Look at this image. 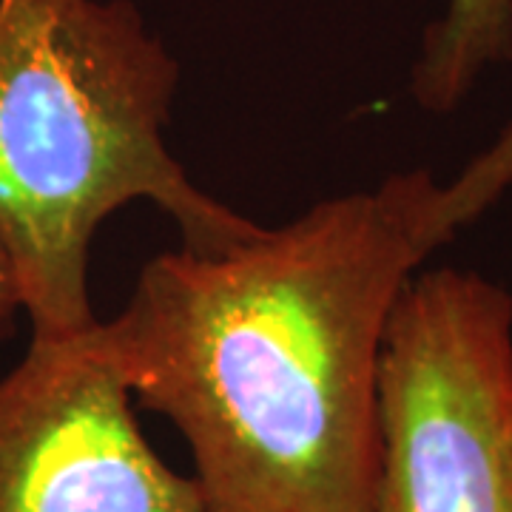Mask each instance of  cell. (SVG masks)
<instances>
[{"instance_id": "cell-1", "label": "cell", "mask_w": 512, "mask_h": 512, "mask_svg": "<svg viewBox=\"0 0 512 512\" xmlns=\"http://www.w3.org/2000/svg\"><path fill=\"white\" fill-rule=\"evenodd\" d=\"M424 168L217 254L143 265L100 322L131 399L177 427L205 512H376L379 356L433 254Z\"/></svg>"}, {"instance_id": "cell-2", "label": "cell", "mask_w": 512, "mask_h": 512, "mask_svg": "<svg viewBox=\"0 0 512 512\" xmlns=\"http://www.w3.org/2000/svg\"><path fill=\"white\" fill-rule=\"evenodd\" d=\"M177 80V60L128 0H0V245L32 336L97 322L92 239L128 202H154L200 254L262 231L171 157Z\"/></svg>"}, {"instance_id": "cell-3", "label": "cell", "mask_w": 512, "mask_h": 512, "mask_svg": "<svg viewBox=\"0 0 512 512\" xmlns=\"http://www.w3.org/2000/svg\"><path fill=\"white\" fill-rule=\"evenodd\" d=\"M376 512H512V296L476 271H416L387 319Z\"/></svg>"}, {"instance_id": "cell-4", "label": "cell", "mask_w": 512, "mask_h": 512, "mask_svg": "<svg viewBox=\"0 0 512 512\" xmlns=\"http://www.w3.org/2000/svg\"><path fill=\"white\" fill-rule=\"evenodd\" d=\"M100 322L32 336L0 379V512H205L137 427Z\"/></svg>"}, {"instance_id": "cell-5", "label": "cell", "mask_w": 512, "mask_h": 512, "mask_svg": "<svg viewBox=\"0 0 512 512\" xmlns=\"http://www.w3.org/2000/svg\"><path fill=\"white\" fill-rule=\"evenodd\" d=\"M512 60V0H444V12L424 32L410 92L433 114L456 111L478 77Z\"/></svg>"}, {"instance_id": "cell-6", "label": "cell", "mask_w": 512, "mask_h": 512, "mask_svg": "<svg viewBox=\"0 0 512 512\" xmlns=\"http://www.w3.org/2000/svg\"><path fill=\"white\" fill-rule=\"evenodd\" d=\"M512 188V120L490 146L478 151L450 183L436 185L427 205V237L433 248L484 217Z\"/></svg>"}, {"instance_id": "cell-7", "label": "cell", "mask_w": 512, "mask_h": 512, "mask_svg": "<svg viewBox=\"0 0 512 512\" xmlns=\"http://www.w3.org/2000/svg\"><path fill=\"white\" fill-rule=\"evenodd\" d=\"M20 308H23V302H20L18 276H15L6 248L0 245V339L12 333V322Z\"/></svg>"}]
</instances>
